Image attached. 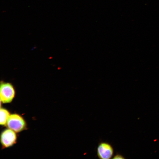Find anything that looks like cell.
<instances>
[{"label": "cell", "mask_w": 159, "mask_h": 159, "mask_svg": "<svg viewBox=\"0 0 159 159\" xmlns=\"http://www.w3.org/2000/svg\"><path fill=\"white\" fill-rule=\"evenodd\" d=\"M15 91L13 85L9 83H1L0 89V100L4 103H10L14 98Z\"/></svg>", "instance_id": "7a4b0ae2"}, {"label": "cell", "mask_w": 159, "mask_h": 159, "mask_svg": "<svg viewBox=\"0 0 159 159\" xmlns=\"http://www.w3.org/2000/svg\"><path fill=\"white\" fill-rule=\"evenodd\" d=\"M7 127L16 132L23 130L26 127V122L23 118L17 114L10 115L6 123Z\"/></svg>", "instance_id": "6da1fadb"}, {"label": "cell", "mask_w": 159, "mask_h": 159, "mask_svg": "<svg viewBox=\"0 0 159 159\" xmlns=\"http://www.w3.org/2000/svg\"><path fill=\"white\" fill-rule=\"evenodd\" d=\"M114 150L112 146L106 142H101L97 147V154L98 157L102 159H109L113 156Z\"/></svg>", "instance_id": "3957f363"}, {"label": "cell", "mask_w": 159, "mask_h": 159, "mask_svg": "<svg viewBox=\"0 0 159 159\" xmlns=\"http://www.w3.org/2000/svg\"><path fill=\"white\" fill-rule=\"evenodd\" d=\"M113 159H124L125 158L120 154H117L113 158Z\"/></svg>", "instance_id": "8992f818"}, {"label": "cell", "mask_w": 159, "mask_h": 159, "mask_svg": "<svg viewBox=\"0 0 159 159\" xmlns=\"http://www.w3.org/2000/svg\"><path fill=\"white\" fill-rule=\"evenodd\" d=\"M16 135L15 132L9 129L4 131L1 136V142L4 147L7 148L16 142Z\"/></svg>", "instance_id": "277c9868"}, {"label": "cell", "mask_w": 159, "mask_h": 159, "mask_svg": "<svg viewBox=\"0 0 159 159\" xmlns=\"http://www.w3.org/2000/svg\"><path fill=\"white\" fill-rule=\"evenodd\" d=\"M9 112L4 108L0 109V124L4 125L6 124L7 120L10 115Z\"/></svg>", "instance_id": "5b68a950"}]
</instances>
